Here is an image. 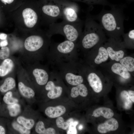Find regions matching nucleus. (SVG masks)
Returning <instances> with one entry per match:
<instances>
[{
    "label": "nucleus",
    "instance_id": "3",
    "mask_svg": "<svg viewBox=\"0 0 134 134\" xmlns=\"http://www.w3.org/2000/svg\"><path fill=\"white\" fill-rule=\"evenodd\" d=\"M82 27V21L71 23L63 20L61 22H55L50 25L48 34H60L64 36L67 40L75 42L80 37Z\"/></svg>",
    "mask_w": 134,
    "mask_h": 134
},
{
    "label": "nucleus",
    "instance_id": "1",
    "mask_svg": "<svg viewBox=\"0 0 134 134\" xmlns=\"http://www.w3.org/2000/svg\"><path fill=\"white\" fill-rule=\"evenodd\" d=\"M93 17L99 21L103 31L109 35L118 36L124 33L125 17L122 8L112 6L110 10L103 9L99 14Z\"/></svg>",
    "mask_w": 134,
    "mask_h": 134
},
{
    "label": "nucleus",
    "instance_id": "12",
    "mask_svg": "<svg viewBox=\"0 0 134 134\" xmlns=\"http://www.w3.org/2000/svg\"><path fill=\"white\" fill-rule=\"evenodd\" d=\"M44 86L45 90L48 91L47 96L50 99H56L62 94V88L60 86H56L52 81H48Z\"/></svg>",
    "mask_w": 134,
    "mask_h": 134
},
{
    "label": "nucleus",
    "instance_id": "30",
    "mask_svg": "<svg viewBox=\"0 0 134 134\" xmlns=\"http://www.w3.org/2000/svg\"><path fill=\"white\" fill-rule=\"evenodd\" d=\"M12 53L10 48L7 46L1 47L0 49V60H3L11 56Z\"/></svg>",
    "mask_w": 134,
    "mask_h": 134
},
{
    "label": "nucleus",
    "instance_id": "11",
    "mask_svg": "<svg viewBox=\"0 0 134 134\" xmlns=\"http://www.w3.org/2000/svg\"><path fill=\"white\" fill-rule=\"evenodd\" d=\"M22 15L24 23L27 27L32 28L37 24L38 19V15L33 9L26 8L23 10Z\"/></svg>",
    "mask_w": 134,
    "mask_h": 134
},
{
    "label": "nucleus",
    "instance_id": "17",
    "mask_svg": "<svg viewBox=\"0 0 134 134\" xmlns=\"http://www.w3.org/2000/svg\"><path fill=\"white\" fill-rule=\"evenodd\" d=\"M88 90L85 85L82 83L73 87L71 89L70 95L73 98H75L80 96L83 97H86Z\"/></svg>",
    "mask_w": 134,
    "mask_h": 134
},
{
    "label": "nucleus",
    "instance_id": "28",
    "mask_svg": "<svg viewBox=\"0 0 134 134\" xmlns=\"http://www.w3.org/2000/svg\"><path fill=\"white\" fill-rule=\"evenodd\" d=\"M120 96L123 102L124 108L126 109H130L133 102L129 98L128 92L126 90L122 91L121 93Z\"/></svg>",
    "mask_w": 134,
    "mask_h": 134
},
{
    "label": "nucleus",
    "instance_id": "15",
    "mask_svg": "<svg viewBox=\"0 0 134 134\" xmlns=\"http://www.w3.org/2000/svg\"><path fill=\"white\" fill-rule=\"evenodd\" d=\"M87 80L89 84L94 91L99 93L102 89L101 81L99 77L95 73H91L88 76Z\"/></svg>",
    "mask_w": 134,
    "mask_h": 134
},
{
    "label": "nucleus",
    "instance_id": "13",
    "mask_svg": "<svg viewBox=\"0 0 134 134\" xmlns=\"http://www.w3.org/2000/svg\"><path fill=\"white\" fill-rule=\"evenodd\" d=\"M118 127L119 124L117 120L111 118L104 123L99 125L97 130L100 133L105 134L110 131H115Z\"/></svg>",
    "mask_w": 134,
    "mask_h": 134
},
{
    "label": "nucleus",
    "instance_id": "6",
    "mask_svg": "<svg viewBox=\"0 0 134 134\" xmlns=\"http://www.w3.org/2000/svg\"><path fill=\"white\" fill-rule=\"evenodd\" d=\"M48 3L41 8L42 13L47 18L49 25L62 17V10L60 2L55 0H49Z\"/></svg>",
    "mask_w": 134,
    "mask_h": 134
},
{
    "label": "nucleus",
    "instance_id": "35",
    "mask_svg": "<svg viewBox=\"0 0 134 134\" xmlns=\"http://www.w3.org/2000/svg\"><path fill=\"white\" fill-rule=\"evenodd\" d=\"M8 44V41L7 39L3 40L0 42V47H1L7 46Z\"/></svg>",
    "mask_w": 134,
    "mask_h": 134
},
{
    "label": "nucleus",
    "instance_id": "2",
    "mask_svg": "<svg viewBox=\"0 0 134 134\" xmlns=\"http://www.w3.org/2000/svg\"><path fill=\"white\" fill-rule=\"evenodd\" d=\"M40 34L27 37L24 43V50L20 53L19 60L24 65L34 63L35 54L46 46L47 41Z\"/></svg>",
    "mask_w": 134,
    "mask_h": 134
},
{
    "label": "nucleus",
    "instance_id": "22",
    "mask_svg": "<svg viewBox=\"0 0 134 134\" xmlns=\"http://www.w3.org/2000/svg\"><path fill=\"white\" fill-rule=\"evenodd\" d=\"M66 80L69 85L76 86L82 83L83 81V77L80 75H76L70 72L67 73L65 76Z\"/></svg>",
    "mask_w": 134,
    "mask_h": 134
},
{
    "label": "nucleus",
    "instance_id": "26",
    "mask_svg": "<svg viewBox=\"0 0 134 134\" xmlns=\"http://www.w3.org/2000/svg\"><path fill=\"white\" fill-rule=\"evenodd\" d=\"M108 55L106 49L104 47L101 46L99 47L98 55L95 60V63L99 64L107 60Z\"/></svg>",
    "mask_w": 134,
    "mask_h": 134
},
{
    "label": "nucleus",
    "instance_id": "25",
    "mask_svg": "<svg viewBox=\"0 0 134 134\" xmlns=\"http://www.w3.org/2000/svg\"><path fill=\"white\" fill-rule=\"evenodd\" d=\"M108 56L112 60L119 61L123 58L124 53L122 50L117 51H114L110 46L108 47L106 49Z\"/></svg>",
    "mask_w": 134,
    "mask_h": 134
},
{
    "label": "nucleus",
    "instance_id": "38",
    "mask_svg": "<svg viewBox=\"0 0 134 134\" xmlns=\"http://www.w3.org/2000/svg\"><path fill=\"white\" fill-rule=\"evenodd\" d=\"M83 128V126L82 125H80L78 127L79 129V130H81Z\"/></svg>",
    "mask_w": 134,
    "mask_h": 134
},
{
    "label": "nucleus",
    "instance_id": "23",
    "mask_svg": "<svg viewBox=\"0 0 134 134\" xmlns=\"http://www.w3.org/2000/svg\"><path fill=\"white\" fill-rule=\"evenodd\" d=\"M14 89L7 92L3 95L2 103L6 105H10L19 102L18 99L14 96Z\"/></svg>",
    "mask_w": 134,
    "mask_h": 134
},
{
    "label": "nucleus",
    "instance_id": "14",
    "mask_svg": "<svg viewBox=\"0 0 134 134\" xmlns=\"http://www.w3.org/2000/svg\"><path fill=\"white\" fill-rule=\"evenodd\" d=\"M66 111V108L64 106L60 105L55 106H48L45 108L44 112L48 117L54 118L63 115Z\"/></svg>",
    "mask_w": 134,
    "mask_h": 134
},
{
    "label": "nucleus",
    "instance_id": "21",
    "mask_svg": "<svg viewBox=\"0 0 134 134\" xmlns=\"http://www.w3.org/2000/svg\"><path fill=\"white\" fill-rule=\"evenodd\" d=\"M35 130L39 134H55L56 133L55 130L53 128H46L44 122L41 120L38 121L36 124Z\"/></svg>",
    "mask_w": 134,
    "mask_h": 134
},
{
    "label": "nucleus",
    "instance_id": "9",
    "mask_svg": "<svg viewBox=\"0 0 134 134\" xmlns=\"http://www.w3.org/2000/svg\"><path fill=\"white\" fill-rule=\"evenodd\" d=\"M21 107L19 103L6 105L1 103L0 106V116L15 117L21 113Z\"/></svg>",
    "mask_w": 134,
    "mask_h": 134
},
{
    "label": "nucleus",
    "instance_id": "39",
    "mask_svg": "<svg viewBox=\"0 0 134 134\" xmlns=\"http://www.w3.org/2000/svg\"><path fill=\"white\" fill-rule=\"evenodd\" d=\"M0 105H1V97L0 96Z\"/></svg>",
    "mask_w": 134,
    "mask_h": 134
},
{
    "label": "nucleus",
    "instance_id": "29",
    "mask_svg": "<svg viewBox=\"0 0 134 134\" xmlns=\"http://www.w3.org/2000/svg\"><path fill=\"white\" fill-rule=\"evenodd\" d=\"M11 125L12 129L20 134H29L31 133V130L26 129L16 121H13Z\"/></svg>",
    "mask_w": 134,
    "mask_h": 134
},
{
    "label": "nucleus",
    "instance_id": "16",
    "mask_svg": "<svg viewBox=\"0 0 134 134\" xmlns=\"http://www.w3.org/2000/svg\"><path fill=\"white\" fill-rule=\"evenodd\" d=\"M75 46L74 42L67 40L57 44L56 48L59 52L67 54L73 51Z\"/></svg>",
    "mask_w": 134,
    "mask_h": 134
},
{
    "label": "nucleus",
    "instance_id": "20",
    "mask_svg": "<svg viewBox=\"0 0 134 134\" xmlns=\"http://www.w3.org/2000/svg\"><path fill=\"white\" fill-rule=\"evenodd\" d=\"M93 115L94 116L96 117L102 116L105 118L109 119L113 116L114 113L111 109L108 108L102 107L94 110L93 112Z\"/></svg>",
    "mask_w": 134,
    "mask_h": 134
},
{
    "label": "nucleus",
    "instance_id": "31",
    "mask_svg": "<svg viewBox=\"0 0 134 134\" xmlns=\"http://www.w3.org/2000/svg\"><path fill=\"white\" fill-rule=\"evenodd\" d=\"M84 2L90 5L101 4L107 5L108 3L106 0H76Z\"/></svg>",
    "mask_w": 134,
    "mask_h": 134
},
{
    "label": "nucleus",
    "instance_id": "5",
    "mask_svg": "<svg viewBox=\"0 0 134 134\" xmlns=\"http://www.w3.org/2000/svg\"><path fill=\"white\" fill-rule=\"evenodd\" d=\"M24 65V67L34 87L35 84L40 86L45 85L48 81L49 76L45 69L36 66L34 63Z\"/></svg>",
    "mask_w": 134,
    "mask_h": 134
},
{
    "label": "nucleus",
    "instance_id": "24",
    "mask_svg": "<svg viewBox=\"0 0 134 134\" xmlns=\"http://www.w3.org/2000/svg\"><path fill=\"white\" fill-rule=\"evenodd\" d=\"M74 121L73 118H71L66 120H65L62 116H60L57 118L56 123L57 127L60 129L64 130L67 129L70 124Z\"/></svg>",
    "mask_w": 134,
    "mask_h": 134
},
{
    "label": "nucleus",
    "instance_id": "10",
    "mask_svg": "<svg viewBox=\"0 0 134 134\" xmlns=\"http://www.w3.org/2000/svg\"><path fill=\"white\" fill-rule=\"evenodd\" d=\"M17 72L12 73L2 78L0 81V94L3 95L9 91L16 88L15 75Z\"/></svg>",
    "mask_w": 134,
    "mask_h": 134
},
{
    "label": "nucleus",
    "instance_id": "7",
    "mask_svg": "<svg viewBox=\"0 0 134 134\" xmlns=\"http://www.w3.org/2000/svg\"><path fill=\"white\" fill-rule=\"evenodd\" d=\"M60 2L62 8L63 20L71 23L82 21L78 16L79 9L76 4L66 2Z\"/></svg>",
    "mask_w": 134,
    "mask_h": 134
},
{
    "label": "nucleus",
    "instance_id": "36",
    "mask_svg": "<svg viewBox=\"0 0 134 134\" xmlns=\"http://www.w3.org/2000/svg\"><path fill=\"white\" fill-rule=\"evenodd\" d=\"M7 37V35L5 34L1 33L0 34V39L4 40L6 39Z\"/></svg>",
    "mask_w": 134,
    "mask_h": 134
},
{
    "label": "nucleus",
    "instance_id": "33",
    "mask_svg": "<svg viewBox=\"0 0 134 134\" xmlns=\"http://www.w3.org/2000/svg\"><path fill=\"white\" fill-rule=\"evenodd\" d=\"M3 119L0 118V134H5L6 133V129L5 121Z\"/></svg>",
    "mask_w": 134,
    "mask_h": 134
},
{
    "label": "nucleus",
    "instance_id": "18",
    "mask_svg": "<svg viewBox=\"0 0 134 134\" xmlns=\"http://www.w3.org/2000/svg\"><path fill=\"white\" fill-rule=\"evenodd\" d=\"M16 121L26 129L31 130L34 127L35 122L34 119L23 115H19Z\"/></svg>",
    "mask_w": 134,
    "mask_h": 134
},
{
    "label": "nucleus",
    "instance_id": "19",
    "mask_svg": "<svg viewBox=\"0 0 134 134\" xmlns=\"http://www.w3.org/2000/svg\"><path fill=\"white\" fill-rule=\"evenodd\" d=\"M112 71L126 79L130 78L131 74L127 69L121 64L119 63L114 64L111 67Z\"/></svg>",
    "mask_w": 134,
    "mask_h": 134
},
{
    "label": "nucleus",
    "instance_id": "27",
    "mask_svg": "<svg viewBox=\"0 0 134 134\" xmlns=\"http://www.w3.org/2000/svg\"><path fill=\"white\" fill-rule=\"evenodd\" d=\"M120 61L121 64L131 72L134 70V59L131 57H126L122 58Z\"/></svg>",
    "mask_w": 134,
    "mask_h": 134
},
{
    "label": "nucleus",
    "instance_id": "32",
    "mask_svg": "<svg viewBox=\"0 0 134 134\" xmlns=\"http://www.w3.org/2000/svg\"><path fill=\"white\" fill-rule=\"evenodd\" d=\"M78 124L77 121H74L70 125L68 128L67 134H76L77 131L76 126Z\"/></svg>",
    "mask_w": 134,
    "mask_h": 134
},
{
    "label": "nucleus",
    "instance_id": "8",
    "mask_svg": "<svg viewBox=\"0 0 134 134\" xmlns=\"http://www.w3.org/2000/svg\"><path fill=\"white\" fill-rule=\"evenodd\" d=\"M21 63L19 59L11 56L4 60H0V78H2L13 72H17Z\"/></svg>",
    "mask_w": 134,
    "mask_h": 134
},
{
    "label": "nucleus",
    "instance_id": "34",
    "mask_svg": "<svg viewBox=\"0 0 134 134\" xmlns=\"http://www.w3.org/2000/svg\"><path fill=\"white\" fill-rule=\"evenodd\" d=\"M129 96L130 99L133 102H134V92L132 90H129L128 91Z\"/></svg>",
    "mask_w": 134,
    "mask_h": 134
},
{
    "label": "nucleus",
    "instance_id": "4",
    "mask_svg": "<svg viewBox=\"0 0 134 134\" xmlns=\"http://www.w3.org/2000/svg\"><path fill=\"white\" fill-rule=\"evenodd\" d=\"M16 74L18 80V89L19 93L27 99L33 98L35 95L34 87L26 70L21 65L18 67Z\"/></svg>",
    "mask_w": 134,
    "mask_h": 134
},
{
    "label": "nucleus",
    "instance_id": "37",
    "mask_svg": "<svg viewBox=\"0 0 134 134\" xmlns=\"http://www.w3.org/2000/svg\"><path fill=\"white\" fill-rule=\"evenodd\" d=\"M3 3L6 4V3L10 4L12 3L14 0H0Z\"/></svg>",
    "mask_w": 134,
    "mask_h": 134
}]
</instances>
